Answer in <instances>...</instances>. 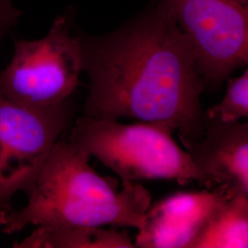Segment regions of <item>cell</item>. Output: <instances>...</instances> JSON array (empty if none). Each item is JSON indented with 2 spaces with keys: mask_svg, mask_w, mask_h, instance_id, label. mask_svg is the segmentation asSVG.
<instances>
[{
  "mask_svg": "<svg viewBox=\"0 0 248 248\" xmlns=\"http://www.w3.org/2000/svg\"><path fill=\"white\" fill-rule=\"evenodd\" d=\"M83 71L82 39L60 16L44 38L16 41L11 60L0 73V95L21 106H57L75 93Z\"/></svg>",
  "mask_w": 248,
  "mask_h": 248,
  "instance_id": "cell-4",
  "label": "cell"
},
{
  "mask_svg": "<svg viewBox=\"0 0 248 248\" xmlns=\"http://www.w3.org/2000/svg\"><path fill=\"white\" fill-rule=\"evenodd\" d=\"M89 90L85 117L134 119L177 131L184 146L203 132L206 88L187 38L164 5L110 35L82 40Z\"/></svg>",
  "mask_w": 248,
  "mask_h": 248,
  "instance_id": "cell-1",
  "label": "cell"
},
{
  "mask_svg": "<svg viewBox=\"0 0 248 248\" xmlns=\"http://www.w3.org/2000/svg\"><path fill=\"white\" fill-rule=\"evenodd\" d=\"M8 210H0V231L2 230L5 221H6V213Z\"/></svg>",
  "mask_w": 248,
  "mask_h": 248,
  "instance_id": "cell-13",
  "label": "cell"
},
{
  "mask_svg": "<svg viewBox=\"0 0 248 248\" xmlns=\"http://www.w3.org/2000/svg\"><path fill=\"white\" fill-rule=\"evenodd\" d=\"M242 3H244L245 5H247L248 6V0H240Z\"/></svg>",
  "mask_w": 248,
  "mask_h": 248,
  "instance_id": "cell-14",
  "label": "cell"
},
{
  "mask_svg": "<svg viewBox=\"0 0 248 248\" xmlns=\"http://www.w3.org/2000/svg\"><path fill=\"white\" fill-rule=\"evenodd\" d=\"M195 56L205 86L217 89L248 62V9L240 0H163Z\"/></svg>",
  "mask_w": 248,
  "mask_h": 248,
  "instance_id": "cell-5",
  "label": "cell"
},
{
  "mask_svg": "<svg viewBox=\"0 0 248 248\" xmlns=\"http://www.w3.org/2000/svg\"><path fill=\"white\" fill-rule=\"evenodd\" d=\"M69 99L57 106H21L0 95V210L30 194L43 165L71 123Z\"/></svg>",
  "mask_w": 248,
  "mask_h": 248,
  "instance_id": "cell-6",
  "label": "cell"
},
{
  "mask_svg": "<svg viewBox=\"0 0 248 248\" xmlns=\"http://www.w3.org/2000/svg\"><path fill=\"white\" fill-rule=\"evenodd\" d=\"M248 195L231 194L210 215L189 248H248Z\"/></svg>",
  "mask_w": 248,
  "mask_h": 248,
  "instance_id": "cell-10",
  "label": "cell"
},
{
  "mask_svg": "<svg viewBox=\"0 0 248 248\" xmlns=\"http://www.w3.org/2000/svg\"><path fill=\"white\" fill-rule=\"evenodd\" d=\"M208 189L223 186L248 195V124L224 123L205 115L203 132L185 146Z\"/></svg>",
  "mask_w": 248,
  "mask_h": 248,
  "instance_id": "cell-8",
  "label": "cell"
},
{
  "mask_svg": "<svg viewBox=\"0 0 248 248\" xmlns=\"http://www.w3.org/2000/svg\"><path fill=\"white\" fill-rule=\"evenodd\" d=\"M89 156L66 140H59L39 172L28 203L9 209L2 230L13 233L29 225L141 227L151 206L149 191L135 183L99 176L89 166Z\"/></svg>",
  "mask_w": 248,
  "mask_h": 248,
  "instance_id": "cell-2",
  "label": "cell"
},
{
  "mask_svg": "<svg viewBox=\"0 0 248 248\" xmlns=\"http://www.w3.org/2000/svg\"><path fill=\"white\" fill-rule=\"evenodd\" d=\"M18 17L19 12L12 0H0V43Z\"/></svg>",
  "mask_w": 248,
  "mask_h": 248,
  "instance_id": "cell-12",
  "label": "cell"
},
{
  "mask_svg": "<svg viewBox=\"0 0 248 248\" xmlns=\"http://www.w3.org/2000/svg\"><path fill=\"white\" fill-rule=\"evenodd\" d=\"M232 194L223 186L202 191H178L151 205L134 247L189 248L213 210Z\"/></svg>",
  "mask_w": 248,
  "mask_h": 248,
  "instance_id": "cell-7",
  "label": "cell"
},
{
  "mask_svg": "<svg viewBox=\"0 0 248 248\" xmlns=\"http://www.w3.org/2000/svg\"><path fill=\"white\" fill-rule=\"evenodd\" d=\"M17 248H133L126 232L77 224L39 225Z\"/></svg>",
  "mask_w": 248,
  "mask_h": 248,
  "instance_id": "cell-9",
  "label": "cell"
},
{
  "mask_svg": "<svg viewBox=\"0 0 248 248\" xmlns=\"http://www.w3.org/2000/svg\"><path fill=\"white\" fill-rule=\"evenodd\" d=\"M67 140L115 172L122 182L167 179L187 185L197 181L208 188L188 153L159 125L124 124L82 116Z\"/></svg>",
  "mask_w": 248,
  "mask_h": 248,
  "instance_id": "cell-3",
  "label": "cell"
},
{
  "mask_svg": "<svg viewBox=\"0 0 248 248\" xmlns=\"http://www.w3.org/2000/svg\"><path fill=\"white\" fill-rule=\"evenodd\" d=\"M205 115L224 123L240 122L248 118V70L242 76L228 80L226 93L222 101L208 108Z\"/></svg>",
  "mask_w": 248,
  "mask_h": 248,
  "instance_id": "cell-11",
  "label": "cell"
}]
</instances>
